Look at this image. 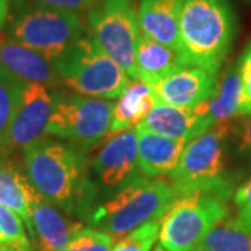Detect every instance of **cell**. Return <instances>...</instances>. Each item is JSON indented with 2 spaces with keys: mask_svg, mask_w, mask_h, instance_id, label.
I'll use <instances>...</instances> for the list:
<instances>
[{
  "mask_svg": "<svg viewBox=\"0 0 251 251\" xmlns=\"http://www.w3.org/2000/svg\"><path fill=\"white\" fill-rule=\"evenodd\" d=\"M10 0H0V28L6 24V20L9 16Z\"/></svg>",
  "mask_w": 251,
  "mask_h": 251,
  "instance_id": "4dcf8cb0",
  "label": "cell"
},
{
  "mask_svg": "<svg viewBox=\"0 0 251 251\" xmlns=\"http://www.w3.org/2000/svg\"><path fill=\"white\" fill-rule=\"evenodd\" d=\"M63 84L80 95L102 99L120 98L131 84L130 77L87 34L54 64Z\"/></svg>",
  "mask_w": 251,
  "mask_h": 251,
  "instance_id": "52a82bcc",
  "label": "cell"
},
{
  "mask_svg": "<svg viewBox=\"0 0 251 251\" xmlns=\"http://www.w3.org/2000/svg\"><path fill=\"white\" fill-rule=\"evenodd\" d=\"M82 225L69 221L38 191L31 204L29 236L39 251H62Z\"/></svg>",
  "mask_w": 251,
  "mask_h": 251,
  "instance_id": "9a60e30c",
  "label": "cell"
},
{
  "mask_svg": "<svg viewBox=\"0 0 251 251\" xmlns=\"http://www.w3.org/2000/svg\"><path fill=\"white\" fill-rule=\"evenodd\" d=\"M31 1L36 3V4L54 7V9L67 10V11H73V13L92 10L98 4V0H31Z\"/></svg>",
  "mask_w": 251,
  "mask_h": 251,
  "instance_id": "f1b7e54d",
  "label": "cell"
},
{
  "mask_svg": "<svg viewBox=\"0 0 251 251\" xmlns=\"http://www.w3.org/2000/svg\"><path fill=\"white\" fill-rule=\"evenodd\" d=\"M242 99V82L237 63L232 64L218 85L215 97L208 100V122L211 127L229 123L234 116H239Z\"/></svg>",
  "mask_w": 251,
  "mask_h": 251,
  "instance_id": "44dd1931",
  "label": "cell"
},
{
  "mask_svg": "<svg viewBox=\"0 0 251 251\" xmlns=\"http://www.w3.org/2000/svg\"><path fill=\"white\" fill-rule=\"evenodd\" d=\"M236 218L251 232V179L244 181L233 196Z\"/></svg>",
  "mask_w": 251,
  "mask_h": 251,
  "instance_id": "83f0119b",
  "label": "cell"
},
{
  "mask_svg": "<svg viewBox=\"0 0 251 251\" xmlns=\"http://www.w3.org/2000/svg\"><path fill=\"white\" fill-rule=\"evenodd\" d=\"M239 147L243 155L251 161V113L249 116H246V120L243 123Z\"/></svg>",
  "mask_w": 251,
  "mask_h": 251,
  "instance_id": "f546056e",
  "label": "cell"
},
{
  "mask_svg": "<svg viewBox=\"0 0 251 251\" xmlns=\"http://www.w3.org/2000/svg\"><path fill=\"white\" fill-rule=\"evenodd\" d=\"M176 198L171 181L143 176L97 204L87 222L100 232L125 236L147 222L161 221Z\"/></svg>",
  "mask_w": 251,
  "mask_h": 251,
  "instance_id": "3957f363",
  "label": "cell"
},
{
  "mask_svg": "<svg viewBox=\"0 0 251 251\" xmlns=\"http://www.w3.org/2000/svg\"><path fill=\"white\" fill-rule=\"evenodd\" d=\"M54 106V92L36 82H24L16 115L10 127L6 151L24 150L42 138Z\"/></svg>",
  "mask_w": 251,
  "mask_h": 251,
  "instance_id": "8fae6325",
  "label": "cell"
},
{
  "mask_svg": "<svg viewBox=\"0 0 251 251\" xmlns=\"http://www.w3.org/2000/svg\"><path fill=\"white\" fill-rule=\"evenodd\" d=\"M201 251H251V232L237 218L226 216L206 234Z\"/></svg>",
  "mask_w": 251,
  "mask_h": 251,
  "instance_id": "7402d4cb",
  "label": "cell"
},
{
  "mask_svg": "<svg viewBox=\"0 0 251 251\" xmlns=\"http://www.w3.org/2000/svg\"><path fill=\"white\" fill-rule=\"evenodd\" d=\"M184 66L188 64L180 50L155 42L141 34L135 53V81L151 85Z\"/></svg>",
  "mask_w": 251,
  "mask_h": 251,
  "instance_id": "ac0fdd59",
  "label": "cell"
},
{
  "mask_svg": "<svg viewBox=\"0 0 251 251\" xmlns=\"http://www.w3.org/2000/svg\"><path fill=\"white\" fill-rule=\"evenodd\" d=\"M137 130L138 168L147 177H159L171 175L179 165L184 148L190 143L184 138H169L150 131Z\"/></svg>",
  "mask_w": 251,
  "mask_h": 251,
  "instance_id": "e0dca14e",
  "label": "cell"
},
{
  "mask_svg": "<svg viewBox=\"0 0 251 251\" xmlns=\"http://www.w3.org/2000/svg\"><path fill=\"white\" fill-rule=\"evenodd\" d=\"M219 81L214 74L198 67L184 66L151 84V90L158 103L196 108L215 97Z\"/></svg>",
  "mask_w": 251,
  "mask_h": 251,
  "instance_id": "7c38bea8",
  "label": "cell"
},
{
  "mask_svg": "<svg viewBox=\"0 0 251 251\" xmlns=\"http://www.w3.org/2000/svg\"><path fill=\"white\" fill-rule=\"evenodd\" d=\"M99 190L115 194L144 175L138 168L137 130H126L106 140L92 162Z\"/></svg>",
  "mask_w": 251,
  "mask_h": 251,
  "instance_id": "30bf717a",
  "label": "cell"
},
{
  "mask_svg": "<svg viewBox=\"0 0 251 251\" xmlns=\"http://www.w3.org/2000/svg\"><path fill=\"white\" fill-rule=\"evenodd\" d=\"M36 190L29 183L25 172L14 162L0 158V204L14 211L31 230V204Z\"/></svg>",
  "mask_w": 251,
  "mask_h": 251,
  "instance_id": "d6986e66",
  "label": "cell"
},
{
  "mask_svg": "<svg viewBox=\"0 0 251 251\" xmlns=\"http://www.w3.org/2000/svg\"><path fill=\"white\" fill-rule=\"evenodd\" d=\"M25 81L0 67V151H6L9 133Z\"/></svg>",
  "mask_w": 251,
  "mask_h": 251,
  "instance_id": "603a6c76",
  "label": "cell"
},
{
  "mask_svg": "<svg viewBox=\"0 0 251 251\" xmlns=\"http://www.w3.org/2000/svg\"><path fill=\"white\" fill-rule=\"evenodd\" d=\"M232 193L194 191L177 197L161 219L159 244L166 251H197L216 225L230 215Z\"/></svg>",
  "mask_w": 251,
  "mask_h": 251,
  "instance_id": "5b68a950",
  "label": "cell"
},
{
  "mask_svg": "<svg viewBox=\"0 0 251 251\" xmlns=\"http://www.w3.org/2000/svg\"><path fill=\"white\" fill-rule=\"evenodd\" d=\"M84 35L87 31L75 13L36 3L23 6L10 25V38L53 64L69 53Z\"/></svg>",
  "mask_w": 251,
  "mask_h": 251,
  "instance_id": "8992f818",
  "label": "cell"
},
{
  "mask_svg": "<svg viewBox=\"0 0 251 251\" xmlns=\"http://www.w3.org/2000/svg\"><path fill=\"white\" fill-rule=\"evenodd\" d=\"M153 251H166V250H163L161 246H159V247H156V249H155V250H153Z\"/></svg>",
  "mask_w": 251,
  "mask_h": 251,
  "instance_id": "1f68e13d",
  "label": "cell"
},
{
  "mask_svg": "<svg viewBox=\"0 0 251 251\" xmlns=\"http://www.w3.org/2000/svg\"><path fill=\"white\" fill-rule=\"evenodd\" d=\"M227 123L216 125L191 140L179 165L172 172L176 197L194 191L232 193L233 179L227 175Z\"/></svg>",
  "mask_w": 251,
  "mask_h": 251,
  "instance_id": "277c9868",
  "label": "cell"
},
{
  "mask_svg": "<svg viewBox=\"0 0 251 251\" xmlns=\"http://www.w3.org/2000/svg\"><path fill=\"white\" fill-rule=\"evenodd\" d=\"M91 35L100 49L135 81V53L141 38L134 0H102L88 14Z\"/></svg>",
  "mask_w": 251,
  "mask_h": 251,
  "instance_id": "9c48e42d",
  "label": "cell"
},
{
  "mask_svg": "<svg viewBox=\"0 0 251 251\" xmlns=\"http://www.w3.org/2000/svg\"><path fill=\"white\" fill-rule=\"evenodd\" d=\"M23 153L32 187L64 214L87 221L100 193L91 177L87 152L70 143L42 137L25 147Z\"/></svg>",
  "mask_w": 251,
  "mask_h": 251,
  "instance_id": "6da1fadb",
  "label": "cell"
},
{
  "mask_svg": "<svg viewBox=\"0 0 251 251\" xmlns=\"http://www.w3.org/2000/svg\"><path fill=\"white\" fill-rule=\"evenodd\" d=\"M197 251H201V250H197Z\"/></svg>",
  "mask_w": 251,
  "mask_h": 251,
  "instance_id": "d6a6232c",
  "label": "cell"
},
{
  "mask_svg": "<svg viewBox=\"0 0 251 251\" xmlns=\"http://www.w3.org/2000/svg\"><path fill=\"white\" fill-rule=\"evenodd\" d=\"M161 221H151L138 226L130 233L125 234L115 243L112 251H151L155 242L159 239Z\"/></svg>",
  "mask_w": 251,
  "mask_h": 251,
  "instance_id": "d4e9b609",
  "label": "cell"
},
{
  "mask_svg": "<svg viewBox=\"0 0 251 251\" xmlns=\"http://www.w3.org/2000/svg\"><path fill=\"white\" fill-rule=\"evenodd\" d=\"M25 224L20 216L0 204V251H29Z\"/></svg>",
  "mask_w": 251,
  "mask_h": 251,
  "instance_id": "cb8c5ba5",
  "label": "cell"
},
{
  "mask_svg": "<svg viewBox=\"0 0 251 251\" xmlns=\"http://www.w3.org/2000/svg\"><path fill=\"white\" fill-rule=\"evenodd\" d=\"M184 0H141L138 6V24L144 36L179 49L180 16Z\"/></svg>",
  "mask_w": 251,
  "mask_h": 251,
  "instance_id": "2e32d148",
  "label": "cell"
},
{
  "mask_svg": "<svg viewBox=\"0 0 251 251\" xmlns=\"http://www.w3.org/2000/svg\"><path fill=\"white\" fill-rule=\"evenodd\" d=\"M208 102H202L196 108H179L156 103L150 115L137 127L153 134L194 140L211 128L208 122Z\"/></svg>",
  "mask_w": 251,
  "mask_h": 251,
  "instance_id": "4fadbf2b",
  "label": "cell"
},
{
  "mask_svg": "<svg viewBox=\"0 0 251 251\" xmlns=\"http://www.w3.org/2000/svg\"><path fill=\"white\" fill-rule=\"evenodd\" d=\"M0 67L20 80L50 90L62 84L53 63L10 36H0Z\"/></svg>",
  "mask_w": 251,
  "mask_h": 251,
  "instance_id": "5bb4252c",
  "label": "cell"
},
{
  "mask_svg": "<svg viewBox=\"0 0 251 251\" xmlns=\"http://www.w3.org/2000/svg\"><path fill=\"white\" fill-rule=\"evenodd\" d=\"M115 105L112 99L54 92V106L44 137L62 138L88 152L110 133Z\"/></svg>",
  "mask_w": 251,
  "mask_h": 251,
  "instance_id": "ba28073f",
  "label": "cell"
},
{
  "mask_svg": "<svg viewBox=\"0 0 251 251\" xmlns=\"http://www.w3.org/2000/svg\"><path fill=\"white\" fill-rule=\"evenodd\" d=\"M236 16L227 0H184L179 49L188 66L216 75L232 49Z\"/></svg>",
  "mask_w": 251,
  "mask_h": 251,
  "instance_id": "7a4b0ae2",
  "label": "cell"
},
{
  "mask_svg": "<svg viewBox=\"0 0 251 251\" xmlns=\"http://www.w3.org/2000/svg\"><path fill=\"white\" fill-rule=\"evenodd\" d=\"M29 251H31V250H29Z\"/></svg>",
  "mask_w": 251,
  "mask_h": 251,
  "instance_id": "836d02e7",
  "label": "cell"
},
{
  "mask_svg": "<svg viewBox=\"0 0 251 251\" xmlns=\"http://www.w3.org/2000/svg\"><path fill=\"white\" fill-rule=\"evenodd\" d=\"M240 82H242V99L239 106V116H249L251 113V41L244 49L242 57L237 62Z\"/></svg>",
  "mask_w": 251,
  "mask_h": 251,
  "instance_id": "4316f807",
  "label": "cell"
},
{
  "mask_svg": "<svg viewBox=\"0 0 251 251\" xmlns=\"http://www.w3.org/2000/svg\"><path fill=\"white\" fill-rule=\"evenodd\" d=\"M156 103L158 102L150 84L131 81L115 105L110 133L117 134L141 125Z\"/></svg>",
  "mask_w": 251,
  "mask_h": 251,
  "instance_id": "ffe728a7",
  "label": "cell"
},
{
  "mask_svg": "<svg viewBox=\"0 0 251 251\" xmlns=\"http://www.w3.org/2000/svg\"><path fill=\"white\" fill-rule=\"evenodd\" d=\"M115 243L112 234L82 226L62 251H112Z\"/></svg>",
  "mask_w": 251,
  "mask_h": 251,
  "instance_id": "484cf974",
  "label": "cell"
}]
</instances>
